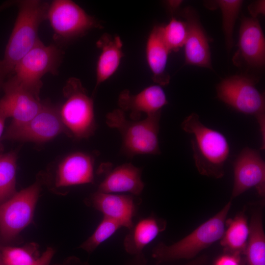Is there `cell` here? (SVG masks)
Wrapping results in <instances>:
<instances>
[{
	"label": "cell",
	"mask_w": 265,
	"mask_h": 265,
	"mask_svg": "<svg viewBox=\"0 0 265 265\" xmlns=\"http://www.w3.org/2000/svg\"><path fill=\"white\" fill-rule=\"evenodd\" d=\"M181 127L192 135L193 158L199 174L216 179L222 178L230 153L229 145L225 136L204 125L195 112L186 116Z\"/></svg>",
	"instance_id": "cell-1"
},
{
	"label": "cell",
	"mask_w": 265,
	"mask_h": 265,
	"mask_svg": "<svg viewBox=\"0 0 265 265\" xmlns=\"http://www.w3.org/2000/svg\"><path fill=\"white\" fill-rule=\"evenodd\" d=\"M49 4L40 0L16 1L17 16L1 59L7 77L13 75L16 65L40 40L38 29L47 20Z\"/></svg>",
	"instance_id": "cell-2"
},
{
	"label": "cell",
	"mask_w": 265,
	"mask_h": 265,
	"mask_svg": "<svg viewBox=\"0 0 265 265\" xmlns=\"http://www.w3.org/2000/svg\"><path fill=\"white\" fill-rule=\"evenodd\" d=\"M231 205L230 200L216 214L179 241L170 245L162 242L158 244L152 254L156 263L193 259L202 250L220 240Z\"/></svg>",
	"instance_id": "cell-3"
},
{
	"label": "cell",
	"mask_w": 265,
	"mask_h": 265,
	"mask_svg": "<svg viewBox=\"0 0 265 265\" xmlns=\"http://www.w3.org/2000/svg\"><path fill=\"white\" fill-rule=\"evenodd\" d=\"M161 112L147 115L142 120H129L125 112L119 109L108 112L106 125L117 129L122 139V151L129 156L140 154L159 155L158 134Z\"/></svg>",
	"instance_id": "cell-4"
},
{
	"label": "cell",
	"mask_w": 265,
	"mask_h": 265,
	"mask_svg": "<svg viewBox=\"0 0 265 265\" xmlns=\"http://www.w3.org/2000/svg\"><path fill=\"white\" fill-rule=\"evenodd\" d=\"M62 58L57 45H45L40 40L16 65L8 80L39 97L42 77L48 73L56 74Z\"/></svg>",
	"instance_id": "cell-5"
},
{
	"label": "cell",
	"mask_w": 265,
	"mask_h": 265,
	"mask_svg": "<svg viewBox=\"0 0 265 265\" xmlns=\"http://www.w3.org/2000/svg\"><path fill=\"white\" fill-rule=\"evenodd\" d=\"M217 98L237 111L254 116L259 126L262 144L265 148V100L254 81L243 76L235 75L222 80L216 86Z\"/></svg>",
	"instance_id": "cell-6"
},
{
	"label": "cell",
	"mask_w": 265,
	"mask_h": 265,
	"mask_svg": "<svg viewBox=\"0 0 265 265\" xmlns=\"http://www.w3.org/2000/svg\"><path fill=\"white\" fill-rule=\"evenodd\" d=\"M63 94L65 101L59 111L69 135L77 139L92 135L96 127L93 102L80 80L70 78Z\"/></svg>",
	"instance_id": "cell-7"
},
{
	"label": "cell",
	"mask_w": 265,
	"mask_h": 265,
	"mask_svg": "<svg viewBox=\"0 0 265 265\" xmlns=\"http://www.w3.org/2000/svg\"><path fill=\"white\" fill-rule=\"evenodd\" d=\"M47 19L54 32V39L59 42L72 39L90 29L102 27L95 18L70 0L50 2Z\"/></svg>",
	"instance_id": "cell-8"
},
{
	"label": "cell",
	"mask_w": 265,
	"mask_h": 265,
	"mask_svg": "<svg viewBox=\"0 0 265 265\" xmlns=\"http://www.w3.org/2000/svg\"><path fill=\"white\" fill-rule=\"evenodd\" d=\"M62 133L69 134L60 116L59 108L49 102H43L39 112L30 120L17 126H8L3 138L41 143Z\"/></svg>",
	"instance_id": "cell-9"
},
{
	"label": "cell",
	"mask_w": 265,
	"mask_h": 265,
	"mask_svg": "<svg viewBox=\"0 0 265 265\" xmlns=\"http://www.w3.org/2000/svg\"><path fill=\"white\" fill-rule=\"evenodd\" d=\"M40 189L36 183L0 205V233L3 239L13 238L31 222Z\"/></svg>",
	"instance_id": "cell-10"
},
{
	"label": "cell",
	"mask_w": 265,
	"mask_h": 265,
	"mask_svg": "<svg viewBox=\"0 0 265 265\" xmlns=\"http://www.w3.org/2000/svg\"><path fill=\"white\" fill-rule=\"evenodd\" d=\"M234 181L231 200L246 190L255 188L262 198L265 196V162L259 151L244 148L234 164Z\"/></svg>",
	"instance_id": "cell-11"
},
{
	"label": "cell",
	"mask_w": 265,
	"mask_h": 265,
	"mask_svg": "<svg viewBox=\"0 0 265 265\" xmlns=\"http://www.w3.org/2000/svg\"><path fill=\"white\" fill-rule=\"evenodd\" d=\"M1 88L3 96L0 99V114L12 121L9 127H15L32 119L40 110L43 102L39 97L21 88L10 80Z\"/></svg>",
	"instance_id": "cell-12"
},
{
	"label": "cell",
	"mask_w": 265,
	"mask_h": 265,
	"mask_svg": "<svg viewBox=\"0 0 265 265\" xmlns=\"http://www.w3.org/2000/svg\"><path fill=\"white\" fill-rule=\"evenodd\" d=\"M238 49L233 58L234 63H242L254 68H262L265 62V42L260 23L257 18L242 16L239 28Z\"/></svg>",
	"instance_id": "cell-13"
},
{
	"label": "cell",
	"mask_w": 265,
	"mask_h": 265,
	"mask_svg": "<svg viewBox=\"0 0 265 265\" xmlns=\"http://www.w3.org/2000/svg\"><path fill=\"white\" fill-rule=\"evenodd\" d=\"M181 14L186 20V26L184 44L186 64L212 69L209 40L196 11L187 7L182 11Z\"/></svg>",
	"instance_id": "cell-14"
},
{
	"label": "cell",
	"mask_w": 265,
	"mask_h": 265,
	"mask_svg": "<svg viewBox=\"0 0 265 265\" xmlns=\"http://www.w3.org/2000/svg\"><path fill=\"white\" fill-rule=\"evenodd\" d=\"M167 103L165 92L159 85L149 86L135 95L125 89L118 99L120 109L130 111V117L133 120H139L142 113L147 116L161 112Z\"/></svg>",
	"instance_id": "cell-15"
},
{
	"label": "cell",
	"mask_w": 265,
	"mask_h": 265,
	"mask_svg": "<svg viewBox=\"0 0 265 265\" xmlns=\"http://www.w3.org/2000/svg\"><path fill=\"white\" fill-rule=\"evenodd\" d=\"M133 196L97 191L91 196L90 203L104 216L117 222L122 227L129 230L133 224V218L136 212L137 207Z\"/></svg>",
	"instance_id": "cell-16"
},
{
	"label": "cell",
	"mask_w": 265,
	"mask_h": 265,
	"mask_svg": "<svg viewBox=\"0 0 265 265\" xmlns=\"http://www.w3.org/2000/svg\"><path fill=\"white\" fill-rule=\"evenodd\" d=\"M94 159L86 153L77 152L66 156L59 163L55 184L66 187L94 182Z\"/></svg>",
	"instance_id": "cell-17"
},
{
	"label": "cell",
	"mask_w": 265,
	"mask_h": 265,
	"mask_svg": "<svg viewBox=\"0 0 265 265\" xmlns=\"http://www.w3.org/2000/svg\"><path fill=\"white\" fill-rule=\"evenodd\" d=\"M142 170L131 163L120 165L109 172L99 186L98 191L105 193H129L140 195L144 187Z\"/></svg>",
	"instance_id": "cell-18"
},
{
	"label": "cell",
	"mask_w": 265,
	"mask_h": 265,
	"mask_svg": "<svg viewBox=\"0 0 265 265\" xmlns=\"http://www.w3.org/2000/svg\"><path fill=\"white\" fill-rule=\"evenodd\" d=\"M166 225L165 219L155 215L139 218L124 238L125 251L135 256L143 254V249L165 230Z\"/></svg>",
	"instance_id": "cell-19"
},
{
	"label": "cell",
	"mask_w": 265,
	"mask_h": 265,
	"mask_svg": "<svg viewBox=\"0 0 265 265\" xmlns=\"http://www.w3.org/2000/svg\"><path fill=\"white\" fill-rule=\"evenodd\" d=\"M162 28V26H156L152 30L147 41L146 53L153 81L159 85H166L170 81L166 66L171 52L163 39Z\"/></svg>",
	"instance_id": "cell-20"
},
{
	"label": "cell",
	"mask_w": 265,
	"mask_h": 265,
	"mask_svg": "<svg viewBox=\"0 0 265 265\" xmlns=\"http://www.w3.org/2000/svg\"><path fill=\"white\" fill-rule=\"evenodd\" d=\"M97 46L101 52L97 63L96 88L116 72L124 55L123 43L117 35L104 34L97 42Z\"/></svg>",
	"instance_id": "cell-21"
},
{
	"label": "cell",
	"mask_w": 265,
	"mask_h": 265,
	"mask_svg": "<svg viewBox=\"0 0 265 265\" xmlns=\"http://www.w3.org/2000/svg\"><path fill=\"white\" fill-rule=\"evenodd\" d=\"M225 230L220 239L225 253L244 255L249 234V227L244 212L233 218L226 219Z\"/></svg>",
	"instance_id": "cell-22"
},
{
	"label": "cell",
	"mask_w": 265,
	"mask_h": 265,
	"mask_svg": "<svg viewBox=\"0 0 265 265\" xmlns=\"http://www.w3.org/2000/svg\"><path fill=\"white\" fill-rule=\"evenodd\" d=\"M262 212L258 209L251 216L248 239L244 253L247 265H265V235Z\"/></svg>",
	"instance_id": "cell-23"
},
{
	"label": "cell",
	"mask_w": 265,
	"mask_h": 265,
	"mask_svg": "<svg viewBox=\"0 0 265 265\" xmlns=\"http://www.w3.org/2000/svg\"><path fill=\"white\" fill-rule=\"evenodd\" d=\"M17 154L0 153V205L16 193Z\"/></svg>",
	"instance_id": "cell-24"
},
{
	"label": "cell",
	"mask_w": 265,
	"mask_h": 265,
	"mask_svg": "<svg viewBox=\"0 0 265 265\" xmlns=\"http://www.w3.org/2000/svg\"><path fill=\"white\" fill-rule=\"evenodd\" d=\"M208 8L219 7L222 14V26L228 51L233 45V30L243 1L240 0H218L209 2Z\"/></svg>",
	"instance_id": "cell-25"
},
{
	"label": "cell",
	"mask_w": 265,
	"mask_h": 265,
	"mask_svg": "<svg viewBox=\"0 0 265 265\" xmlns=\"http://www.w3.org/2000/svg\"><path fill=\"white\" fill-rule=\"evenodd\" d=\"M38 247L34 243L23 247H4L0 252L1 265H23L30 263L39 257Z\"/></svg>",
	"instance_id": "cell-26"
},
{
	"label": "cell",
	"mask_w": 265,
	"mask_h": 265,
	"mask_svg": "<svg viewBox=\"0 0 265 265\" xmlns=\"http://www.w3.org/2000/svg\"><path fill=\"white\" fill-rule=\"evenodd\" d=\"M121 227V225L117 222L104 216L93 234L80 247L88 253H91Z\"/></svg>",
	"instance_id": "cell-27"
},
{
	"label": "cell",
	"mask_w": 265,
	"mask_h": 265,
	"mask_svg": "<svg viewBox=\"0 0 265 265\" xmlns=\"http://www.w3.org/2000/svg\"><path fill=\"white\" fill-rule=\"evenodd\" d=\"M163 39L170 52L178 51L184 46L186 36L185 22L172 17L169 23L162 26Z\"/></svg>",
	"instance_id": "cell-28"
},
{
	"label": "cell",
	"mask_w": 265,
	"mask_h": 265,
	"mask_svg": "<svg viewBox=\"0 0 265 265\" xmlns=\"http://www.w3.org/2000/svg\"><path fill=\"white\" fill-rule=\"evenodd\" d=\"M242 262L241 255L225 253L219 257L213 265H241Z\"/></svg>",
	"instance_id": "cell-29"
},
{
	"label": "cell",
	"mask_w": 265,
	"mask_h": 265,
	"mask_svg": "<svg viewBox=\"0 0 265 265\" xmlns=\"http://www.w3.org/2000/svg\"><path fill=\"white\" fill-rule=\"evenodd\" d=\"M54 251L51 247H48L43 254L33 262L23 265H49L54 255Z\"/></svg>",
	"instance_id": "cell-30"
},
{
	"label": "cell",
	"mask_w": 265,
	"mask_h": 265,
	"mask_svg": "<svg viewBox=\"0 0 265 265\" xmlns=\"http://www.w3.org/2000/svg\"><path fill=\"white\" fill-rule=\"evenodd\" d=\"M249 11L252 18H257L260 14H265V1L259 0L254 2L248 6Z\"/></svg>",
	"instance_id": "cell-31"
},
{
	"label": "cell",
	"mask_w": 265,
	"mask_h": 265,
	"mask_svg": "<svg viewBox=\"0 0 265 265\" xmlns=\"http://www.w3.org/2000/svg\"><path fill=\"white\" fill-rule=\"evenodd\" d=\"M61 265H89L87 263L81 262L79 259L72 257L67 260Z\"/></svg>",
	"instance_id": "cell-32"
},
{
	"label": "cell",
	"mask_w": 265,
	"mask_h": 265,
	"mask_svg": "<svg viewBox=\"0 0 265 265\" xmlns=\"http://www.w3.org/2000/svg\"><path fill=\"white\" fill-rule=\"evenodd\" d=\"M6 78L2 60H0V87L2 86Z\"/></svg>",
	"instance_id": "cell-33"
},
{
	"label": "cell",
	"mask_w": 265,
	"mask_h": 265,
	"mask_svg": "<svg viewBox=\"0 0 265 265\" xmlns=\"http://www.w3.org/2000/svg\"><path fill=\"white\" fill-rule=\"evenodd\" d=\"M16 0L7 1L3 2L0 5V13L8 7L15 5Z\"/></svg>",
	"instance_id": "cell-34"
},
{
	"label": "cell",
	"mask_w": 265,
	"mask_h": 265,
	"mask_svg": "<svg viewBox=\"0 0 265 265\" xmlns=\"http://www.w3.org/2000/svg\"><path fill=\"white\" fill-rule=\"evenodd\" d=\"M181 3L182 1L180 0L169 1L168 2V5L170 7L171 9L173 10L177 9Z\"/></svg>",
	"instance_id": "cell-35"
},
{
	"label": "cell",
	"mask_w": 265,
	"mask_h": 265,
	"mask_svg": "<svg viewBox=\"0 0 265 265\" xmlns=\"http://www.w3.org/2000/svg\"><path fill=\"white\" fill-rule=\"evenodd\" d=\"M6 119V118L5 117L0 114V139L1 137L4 130V124Z\"/></svg>",
	"instance_id": "cell-36"
},
{
	"label": "cell",
	"mask_w": 265,
	"mask_h": 265,
	"mask_svg": "<svg viewBox=\"0 0 265 265\" xmlns=\"http://www.w3.org/2000/svg\"><path fill=\"white\" fill-rule=\"evenodd\" d=\"M0 265H1V257H0Z\"/></svg>",
	"instance_id": "cell-37"
},
{
	"label": "cell",
	"mask_w": 265,
	"mask_h": 265,
	"mask_svg": "<svg viewBox=\"0 0 265 265\" xmlns=\"http://www.w3.org/2000/svg\"><path fill=\"white\" fill-rule=\"evenodd\" d=\"M241 265H244V264L243 262L242 263Z\"/></svg>",
	"instance_id": "cell-38"
}]
</instances>
